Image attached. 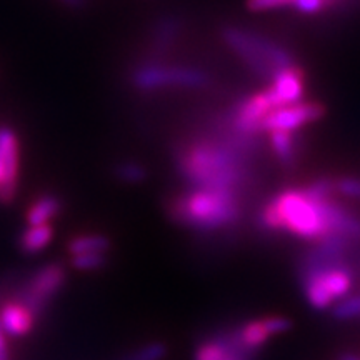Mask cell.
Returning a JSON list of instances; mask_svg holds the SVG:
<instances>
[{"instance_id":"5bb4252c","label":"cell","mask_w":360,"mask_h":360,"mask_svg":"<svg viewBox=\"0 0 360 360\" xmlns=\"http://www.w3.org/2000/svg\"><path fill=\"white\" fill-rule=\"evenodd\" d=\"M53 238L52 224L37 225V227H27L19 237V249L27 255H34L42 252Z\"/></svg>"},{"instance_id":"44dd1931","label":"cell","mask_w":360,"mask_h":360,"mask_svg":"<svg viewBox=\"0 0 360 360\" xmlns=\"http://www.w3.org/2000/svg\"><path fill=\"white\" fill-rule=\"evenodd\" d=\"M335 193L349 199L360 200V179L359 177H340L335 179Z\"/></svg>"},{"instance_id":"7402d4cb","label":"cell","mask_w":360,"mask_h":360,"mask_svg":"<svg viewBox=\"0 0 360 360\" xmlns=\"http://www.w3.org/2000/svg\"><path fill=\"white\" fill-rule=\"evenodd\" d=\"M265 330L269 332V335H277L283 334V332H289L292 328V321L287 317H281V315H272V317L262 319Z\"/></svg>"},{"instance_id":"7c38bea8","label":"cell","mask_w":360,"mask_h":360,"mask_svg":"<svg viewBox=\"0 0 360 360\" xmlns=\"http://www.w3.org/2000/svg\"><path fill=\"white\" fill-rule=\"evenodd\" d=\"M180 30H182V22L177 17H162L155 24L154 32H152V52H154V56L167 52L177 40Z\"/></svg>"},{"instance_id":"484cf974","label":"cell","mask_w":360,"mask_h":360,"mask_svg":"<svg viewBox=\"0 0 360 360\" xmlns=\"http://www.w3.org/2000/svg\"><path fill=\"white\" fill-rule=\"evenodd\" d=\"M337 360H360V355L354 352H342L337 355Z\"/></svg>"},{"instance_id":"30bf717a","label":"cell","mask_w":360,"mask_h":360,"mask_svg":"<svg viewBox=\"0 0 360 360\" xmlns=\"http://www.w3.org/2000/svg\"><path fill=\"white\" fill-rule=\"evenodd\" d=\"M37 317L19 299H8L0 304V326L7 339H22L34 330Z\"/></svg>"},{"instance_id":"3957f363","label":"cell","mask_w":360,"mask_h":360,"mask_svg":"<svg viewBox=\"0 0 360 360\" xmlns=\"http://www.w3.org/2000/svg\"><path fill=\"white\" fill-rule=\"evenodd\" d=\"M167 212L175 224L207 233L236 225L242 207L236 192L188 187L169 202Z\"/></svg>"},{"instance_id":"d6986e66","label":"cell","mask_w":360,"mask_h":360,"mask_svg":"<svg viewBox=\"0 0 360 360\" xmlns=\"http://www.w3.org/2000/svg\"><path fill=\"white\" fill-rule=\"evenodd\" d=\"M332 317L335 321H350L360 317V294L345 297L337 305H332Z\"/></svg>"},{"instance_id":"ba28073f","label":"cell","mask_w":360,"mask_h":360,"mask_svg":"<svg viewBox=\"0 0 360 360\" xmlns=\"http://www.w3.org/2000/svg\"><path fill=\"white\" fill-rule=\"evenodd\" d=\"M19 139L15 130L8 125H0V165H2L4 184L0 187V204H11L17 192L19 177Z\"/></svg>"},{"instance_id":"9c48e42d","label":"cell","mask_w":360,"mask_h":360,"mask_svg":"<svg viewBox=\"0 0 360 360\" xmlns=\"http://www.w3.org/2000/svg\"><path fill=\"white\" fill-rule=\"evenodd\" d=\"M272 109L302 102L305 94V72L299 65L287 67L272 79V85L265 89Z\"/></svg>"},{"instance_id":"4316f807","label":"cell","mask_w":360,"mask_h":360,"mask_svg":"<svg viewBox=\"0 0 360 360\" xmlns=\"http://www.w3.org/2000/svg\"><path fill=\"white\" fill-rule=\"evenodd\" d=\"M62 2L72 8H82L85 6V0H62Z\"/></svg>"},{"instance_id":"e0dca14e","label":"cell","mask_w":360,"mask_h":360,"mask_svg":"<svg viewBox=\"0 0 360 360\" xmlns=\"http://www.w3.org/2000/svg\"><path fill=\"white\" fill-rule=\"evenodd\" d=\"M114 175L120 182L129 184V186H135V184H142L147 179V169L142 164L134 160H125L115 165Z\"/></svg>"},{"instance_id":"cb8c5ba5","label":"cell","mask_w":360,"mask_h":360,"mask_svg":"<svg viewBox=\"0 0 360 360\" xmlns=\"http://www.w3.org/2000/svg\"><path fill=\"white\" fill-rule=\"evenodd\" d=\"M294 0H245V6L250 12H264L272 8L292 6Z\"/></svg>"},{"instance_id":"f1b7e54d","label":"cell","mask_w":360,"mask_h":360,"mask_svg":"<svg viewBox=\"0 0 360 360\" xmlns=\"http://www.w3.org/2000/svg\"><path fill=\"white\" fill-rule=\"evenodd\" d=\"M4 184V174H2V165H0V187H2Z\"/></svg>"},{"instance_id":"8992f818","label":"cell","mask_w":360,"mask_h":360,"mask_svg":"<svg viewBox=\"0 0 360 360\" xmlns=\"http://www.w3.org/2000/svg\"><path fill=\"white\" fill-rule=\"evenodd\" d=\"M67 283V269L64 264L52 262L44 265L39 270H35L22 292L15 299L24 302L35 314V317H40L44 310L53 302V299L60 294Z\"/></svg>"},{"instance_id":"4fadbf2b","label":"cell","mask_w":360,"mask_h":360,"mask_svg":"<svg viewBox=\"0 0 360 360\" xmlns=\"http://www.w3.org/2000/svg\"><path fill=\"white\" fill-rule=\"evenodd\" d=\"M269 141H270V148L276 154V157L285 167H290L294 165L297 159V137L295 132H285V130H274V132H269Z\"/></svg>"},{"instance_id":"7a4b0ae2","label":"cell","mask_w":360,"mask_h":360,"mask_svg":"<svg viewBox=\"0 0 360 360\" xmlns=\"http://www.w3.org/2000/svg\"><path fill=\"white\" fill-rule=\"evenodd\" d=\"M257 224L267 232H289L314 244L328 236L321 202L310 199L302 188H287L265 202Z\"/></svg>"},{"instance_id":"277c9868","label":"cell","mask_w":360,"mask_h":360,"mask_svg":"<svg viewBox=\"0 0 360 360\" xmlns=\"http://www.w3.org/2000/svg\"><path fill=\"white\" fill-rule=\"evenodd\" d=\"M222 39L227 47L262 79L272 80L281 70L295 65L290 51L254 30L225 27Z\"/></svg>"},{"instance_id":"8fae6325","label":"cell","mask_w":360,"mask_h":360,"mask_svg":"<svg viewBox=\"0 0 360 360\" xmlns=\"http://www.w3.org/2000/svg\"><path fill=\"white\" fill-rule=\"evenodd\" d=\"M64 209V200L56 193H45L27 209L25 222L27 227H37V225L52 224L60 215Z\"/></svg>"},{"instance_id":"52a82bcc","label":"cell","mask_w":360,"mask_h":360,"mask_svg":"<svg viewBox=\"0 0 360 360\" xmlns=\"http://www.w3.org/2000/svg\"><path fill=\"white\" fill-rule=\"evenodd\" d=\"M326 115V107L319 102H297L292 105L278 107L265 115L262 122V132L285 130L295 132L304 125L321 120Z\"/></svg>"},{"instance_id":"9a60e30c","label":"cell","mask_w":360,"mask_h":360,"mask_svg":"<svg viewBox=\"0 0 360 360\" xmlns=\"http://www.w3.org/2000/svg\"><path fill=\"white\" fill-rule=\"evenodd\" d=\"M112 247L110 238L103 233H82V236L72 237L67 244L69 255L90 254V252H109Z\"/></svg>"},{"instance_id":"ac0fdd59","label":"cell","mask_w":360,"mask_h":360,"mask_svg":"<svg viewBox=\"0 0 360 360\" xmlns=\"http://www.w3.org/2000/svg\"><path fill=\"white\" fill-rule=\"evenodd\" d=\"M167 352V344H164V342H148L142 347L124 354L119 360H164Z\"/></svg>"},{"instance_id":"83f0119b","label":"cell","mask_w":360,"mask_h":360,"mask_svg":"<svg viewBox=\"0 0 360 360\" xmlns=\"http://www.w3.org/2000/svg\"><path fill=\"white\" fill-rule=\"evenodd\" d=\"M339 2H344V0H327V6L332 7V6H335V4H339Z\"/></svg>"},{"instance_id":"5b68a950","label":"cell","mask_w":360,"mask_h":360,"mask_svg":"<svg viewBox=\"0 0 360 360\" xmlns=\"http://www.w3.org/2000/svg\"><path fill=\"white\" fill-rule=\"evenodd\" d=\"M130 82L141 92L160 89H204L210 84L207 72L187 65H167L157 60L146 62L130 75Z\"/></svg>"},{"instance_id":"603a6c76","label":"cell","mask_w":360,"mask_h":360,"mask_svg":"<svg viewBox=\"0 0 360 360\" xmlns=\"http://www.w3.org/2000/svg\"><path fill=\"white\" fill-rule=\"evenodd\" d=\"M292 7L304 15H315V13H321L328 8L327 0H294Z\"/></svg>"},{"instance_id":"2e32d148","label":"cell","mask_w":360,"mask_h":360,"mask_svg":"<svg viewBox=\"0 0 360 360\" xmlns=\"http://www.w3.org/2000/svg\"><path fill=\"white\" fill-rule=\"evenodd\" d=\"M109 264V252H90V254L72 255L70 265L79 272H97Z\"/></svg>"},{"instance_id":"6da1fadb","label":"cell","mask_w":360,"mask_h":360,"mask_svg":"<svg viewBox=\"0 0 360 360\" xmlns=\"http://www.w3.org/2000/svg\"><path fill=\"white\" fill-rule=\"evenodd\" d=\"M250 146L232 130L222 139H191L175 147V167L191 188L237 193L249 177Z\"/></svg>"},{"instance_id":"d4e9b609","label":"cell","mask_w":360,"mask_h":360,"mask_svg":"<svg viewBox=\"0 0 360 360\" xmlns=\"http://www.w3.org/2000/svg\"><path fill=\"white\" fill-rule=\"evenodd\" d=\"M0 360H12L11 349H8L7 335L4 334L2 326H0Z\"/></svg>"},{"instance_id":"ffe728a7","label":"cell","mask_w":360,"mask_h":360,"mask_svg":"<svg viewBox=\"0 0 360 360\" xmlns=\"http://www.w3.org/2000/svg\"><path fill=\"white\" fill-rule=\"evenodd\" d=\"M302 191L314 200L330 199V197L335 193V179H330V177L315 179L314 182H310L309 186H305Z\"/></svg>"}]
</instances>
